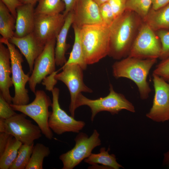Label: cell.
Wrapping results in <instances>:
<instances>
[{
	"label": "cell",
	"instance_id": "cell-1",
	"mask_svg": "<svg viewBox=\"0 0 169 169\" xmlns=\"http://www.w3.org/2000/svg\"><path fill=\"white\" fill-rule=\"evenodd\" d=\"M133 12L125 10L115 18L110 26V43L108 55L115 59L128 56L132 39L138 24Z\"/></svg>",
	"mask_w": 169,
	"mask_h": 169
},
{
	"label": "cell",
	"instance_id": "cell-2",
	"mask_svg": "<svg viewBox=\"0 0 169 169\" xmlns=\"http://www.w3.org/2000/svg\"><path fill=\"white\" fill-rule=\"evenodd\" d=\"M156 59L127 56L114 63L113 75L116 79L125 78L131 80L136 85L141 98L146 100L151 91L147 77Z\"/></svg>",
	"mask_w": 169,
	"mask_h": 169
},
{
	"label": "cell",
	"instance_id": "cell-3",
	"mask_svg": "<svg viewBox=\"0 0 169 169\" xmlns=\"http://www.w3.org/2000/svg\"><path fill=\"white\" fill-rule=\"evenodd\" d=\"M80 37L86 63L92 64L108 55L110 28L103 23L83 26Z\"/></svg>",
	"mask_w": 169,
	"mask_h": 169
},
{
	"label": "cell",
	"instance_id": "cell-4",
	"mask_svg": "<svg viewBox=\"0 0 169 169\" xmlns=\"http://www.w3.org/2000/svg\"><path fill=\"white\" fill-rule=\"evenodd\" d=\"M109 90V94L106 96L95 100L89 99L80 93L76 99L75 109L82 105L89 107L91 111V120L92 122L96 115L101 111H108L112 115L118 114L123 110L133 113L135 112L133 104L123 94L116 92L111 84H110Z\"/></svg>",
	"mask_w": 169,
	"mask_h": 169
},
{
	"label": "cell",
	"instance_id": "cell-5",
	"mask_svg": "<svg viewBox=\"0 0 169 169\" xmlns=\"http://www.w3.org/2000/svg\"><path fill=\"white\" fill-rule=\"evenodd\" d=\"M34 94V99L29 104L23 105L11 104L10 105L14 110L21 112L34 120L45 137L51 140L53 138V134L48 125L50 113L49 108L51 107L52 102L43 90H36Z\"/></svg>",
	"mask_w": 169,
	"mask_h": 169
},
{
	"label": "cell",
	"instance_id": "cell-6",
	"mask_svg": "<svg viewBox=\"0 0 169 169\" xmlns=\"http://www.w3.org/2000/svg\"><path fill=\"white\" fill-rule=\"evenodd\" d=\"M0 43L5 44L8 49L10 54L12 68V79L14 86L15 95L13 98L12 104L23 105L28 104L29 97L25 86L29 79L28 74L24 73L22 69L23 60L22 56L15 45L9 40L1 38Z\"/></svg>",
	"mask_w": 169,
	"mask_h": 169
},
{
	"label": "cell",
	"instance_id": "cell-7",
	"mask_svg": "<svg viewBox=\"0 0 169 169\" xmlns=\"http://www.w3.org/2000/svg\"><path fill=\"white\" fill-rule=\"evenodd\" d=\"M26 116L23 113H17L7 119H0V132L12 135L22 144H34L42 133L39 127L27 119Z\"/></svg>",
	"mask_w": 169,
	"mask_h": 169
},
{
	"label": "cell",
	"instance_id": "cell-8",
	"mask_svg": "<svg viewBox=\"0 0 169 169\" xmlns=\"http://www.w3.org/2000/svg\"><path fill=\"white\" fill-rule=\"evenodd\" d=\"M99 137L100 134L95 129L90 137L85 133L79 132L74 139V147L59 156L63 164L62 169H73L88 158L93 150L101 144Z\"/></svg>",
	"mask_w": 169,
	"mask_h": 169
},
{
	"label": "cell",
	"instance_id": "cell-9",
	"mask_svg": "<svg viewBox=\"0 0 169 169\" xmlns=\"http://www.w3.org/2000/svg\"><path fill=\"white\" fill-rule=\"evenodd\" d=\"M158 39L154 31L144 22L141 26L128 56L142 59L159 58L161 47Z\"/></svg>",
	"mask_w": 169,
	"mask_h": 169
},
{
	"label": "cell",
	"instance_id": "cell-10",
	"mask_svg": "<svg viewBox=\"0 0 169 169\" xmlns=\"http://www.w3.org/2000/svg\"><path fill=\"white\" fill-rule=\"evenodd\" d=\"M52 111L50 112L48 125L54 133L60 135L66 132L79 133L85 126V123L76 120L68 115L60 107L59 103V90L54 87L51 91Z\"/></svg>",
	"mask_w": 169,
	"mask_h": 169
},
{
	"label": "cell",
	"instance_id": "cell-11",
	"mask_svg": "<svg viewBox=\"0 0 169 169\" xmlns=\"http://www.w3.org/2000/svg\"><path fill=\"white\" fill-rule=\"evenodd\" d=\"M60 69L61 72L56 74L55 79L64 83L68 87L70 95L69 111L74 117L75 105L77 97L82 92L92 93V89L85 85L83 81V69L78 64H64Z\"/></svg>",
	"mask_w": 169,
	"mask_h": 169
},
{
	"label": "cell",
	"instance_id": "cell-12",
	"mask_svg": "<svg viewBox=\"0 0 169 169\" xmlns=\"http://www.w3.org/2000/svg\"><path fill=\"white\" fill-rule=\"evenodd\" d=\"M56 38L48 42L43 50L35 59L28 82L30 90L35 94L37 85L55 70Z\"/></svg>",
	"mask_w": 169,
	"mask_h": 169
},
{
	"label": "cell",
	"instance_id": "cell-13",
	"mask_svg": "<svg viewBox=\"0 0 169 169\" xmlns=\"http://www.w3.org/2000/svg\"><path fill=\"white\" fill-rule=\"evenodd\" d=\"M152 74L155 94L152 106L146 116L154 121L163 122L169 120V83Z\"/></svg>",
	"mask_w": 169,
	"mask_h": 169
},
{
	"label": "cell",
	"instance_id": "cell-14",
	"mask_svg": "<svg viewBox=\"0 0 169 169\" xmlns=\"http://www.w3.org/2000/svg\"><path fill=\"white\" fill-rule=\"evenodd\" d=\"M65 17L61 13L35 14L33 33L40 42L45 45L49 41L56 38L64 23Z\"/></svg>",
	"mask_w": 169,
	"mask_h": 169
},
{
	"label": "cell",
	"instance_id": "cell-15",
	"mask_svg": "<svg viewBox=\"0 0 169 169\" xmlns=\"http://www.w3.org/2000/svg\"><path fill=\"white\" fill-rule=\"evenodd\" d=\"M72 11V24L78 27L103 23L100 15L99 6L93 0H77Z\"/></svg>",
	"mask_w": 169,
	"mask_h": 169
},
{
	"label": "cell",
	"instance_id": "cell-16",
	"mask_svg": "<svg viewBox=\"0 0 169 169\" xmlns=\"http://www.w3.org/2000/svg\"><path fill=\"white\" fill-rule=\"evenodd\" d=\"M9 41L16 46L24 56L28 65L29 72L31 73L35 61L43 50L45 45L37 39L33 33L21 38L13 36Z\"/></svg>",
	"mask_w": 169,
	"mask_h": 169
},
{
	"label": "cell",
	"instance_id": "cell-17",
	"mask_svg": "<svg viewBox=\"0 0 169 169\" xmlns=\"http://www.w3.org/2000/svg\"><path fill=\"white\" fill-rule=\"evenodd\" d=\"M0 43V94L9 104H12L13 98L9 89L13 85L9 50Z\"/></svg>",
	"mask_w": 169,
	"mask_h": 169
},
{
	"label": "cell",
	"instance_id": "cell-18",
	"mask_svg": "<svg viewBox=\"0 0 169 169\" xmlns=\"http://www.w3.org/2000/svg\"><path fill=\"white\" fill-rule=\"evenodd\" d=\"M34 6L22 4L17 9L14 37L21 38L33 33L35 22Z\"/></svg>",
	"mask_w": 169,
	"mask_h": 169
},
{
	"label": "cell",
	"instance_id": "cell-19",
	"mask_svg": "<svg viewBox=\"0 0 169 169\" xmlns=\"http://www.w3.org/2000/svg\"><path fill=\"white\" fill-rule=\"evenodd\" d=\"M73 21V11L65 16L64 23L56 37L55 47V59L56 65L63 66L67 60L65 56L66 51L69 47L66 43L68 33Z\"/></svg>",
	"mask_w": 169,
	"mask_h": 169
},
{
	"label": "cell",
	"instance_id": "cell-20",
	"mask_svg": "<svg viewBox=\"0 0 169 169\" xmlns=\"http://www.w3.org/2000/svg\"><path fill=\"white\" fill-rule=\"evenodd\" d=\"M143 20L154 31L169 30V3L157 10L151 8Z\"/></svg>",
	"mask_w": 169,
	"mask_h": 169
},
{
	"label": "cell",
	"instance_id": "cell-21",
	"mask_svg": "<svg viewBox=\"0 0 169 169\" xmlns=\"http://www.w3.org/2000/svg\"><path fill=\"white\" fill-rule=\"evenodd\" d=\"M22 144L13 136L6 145L0 148V169H9Z\"/></svg>",
	"mask_w": 169,
	"mask_h": 169
},
{
	"label": "cell",
	"instance_id": "cell-22",
	"mask_svg": "<svg viewBox=\"0 0 169 169\" xmlns=\"http://www.w3.org/2000/svg\"><path fill=\"white\" fill-rule=\"evenodd\" d=\"M109 151L110 148L106 150L105 147H101L99 153L97 154L92 153L88 158L84 160V161L90 165L99 164L107 166L109 169H119L123 168L121 165L117 162L114 154H109Z\"/></svg>",
	"mask_w": 169,
	"mask_h": 169
},
{
	"label": "cell",
	"instance_id": "cell-23",
	"mask_svg": "<svg viewBox=\"0 0 169 169\" xmlns=\"http://www.w3.org/2000/svg\"><path fill=\"white\" fill-rule=\"evenodd\" d=\"M15 18L0 0V33L2 38L8 40L14 36Z\"/></svg>",
	"mask_w": 169,
	"mask_h": 169
},
{
	"label": "cell",
	"instance_id": "cell-24",
	"mask_svg": "<svg viewBox=\"0 0 169 169\" xmlns=\"http://www.w3.org/2000/svg\"><path fill=\"white\" fill-rule=\"evenodd\" d=\"M74 39L72 50L69 59L64 64H76L79 65L83 70L86 69L87 64L85 62L80 37V28L72 24Z\"/></svg>",
	"mask_w": 169,
	"mask_h": 169
},
{
	"label": "cell",
	"instance_id": "cell-25",
	"mask_svg": "<svg viewBox=\"0 0 169 169\" xmlns=\"http://www.w3.org/2000/svg\"><path fill=\"white\" fill-rule=\"evenodd\" d=\"M50 150L48 147L38 143L34 146L29 163L26 169H42L44 159L49 156Z\"/></svg>",
	"mask_w": 169,
	"mask_h": 169
},
{
	"label": "cell",
	"instance_id": "cell-26",
	"mask_svg": "<svg viewBox=\"0 0 169 169\" xmlns=\"http://www.w3.org/2000/svg\"><path fill=\"white\" fill-rule=\"evenodd\" d=\"M63 0H39L35 8V14H55L65 10Z\"/></svg>",
	"mask_w": 169,
	"mask_h": 169
},
{
	"label": "cell",
	"instance_id": "cell-27",
	"mask_svg": "<svg viewBox=\"0 0 169 169\" xmlns=\"http://www.w3.org/2000/svg\"><path fill=\"white\" fill-rule=\"evenodd\" d=\"M34 146V144H22L16 158L9 169H26L30 161Z\"/></svg>",
	"mask_w": 169,
	"mask_h": 169
},
{
	"label": "cell",
	"instance_id": "cell-28",
	"mask_svg": "<svg viewBox=\"0 0 169 169\" xmlns=\"http://www.w3.org/2000/svg\"><path fill=\"white\" fill-rule=\"evenodd\" d=\"M151 6V0H127L125 10L132 11L144 20Z\"/></svg>",
	"mask_w": 169,
	"mask_h": 169
},
{
	"label": "cell",
	"instance_id": "cell-29",
	"mask_svg": "<svg viewBox=\"0 0 169 169\" xmlns=\"http://www.w3.org/2000/svg\"><path fill=\"white\" fill-rule=\"evenodd\" d=\"M157 31L156 34L161 47L159 58L162 60L169 57V30L161 29Z\"/></svg>",
	"mask_w": 169,
	"mask_h": 169
},
{
	"label": "cell",
	"instance_id": "cell-30",
	"mask_svg": "<svg viewBox=\"0 0 169 169\" xmlns=\"http://www.w3.org/2000/svg\"><path fill=\"white\" fill-rule=\"evenodd\" d=\"M99 9L103 23L110 26L116 18L110 6L107 2L100 6Z\"/></svg>",
	"mask_w": 169,
	"mask_h": 169
},
{
	"label": "cell",
	"instance_id": "cell-31",
	"mask_svg": "<svg viewBox=\"0 0 169 169\" xmlns=\"http://www.w3.org/2000/svg\"><path fill=\"white\" fill-rule=\"evenodd\" d=\"M153 74L161 77L166 81L169 79V57L161 60L156 66Z\"/></svg>",
	"mask_w": 169,
	"mask_h": 169
},
{
	"label": "cell",
	"instance_id": "cell-32",
	"mask_svg": "<svg viewBox=\"0 0 169 169\" xmlns=\"http://www.w3.org/2000/svg\"><path fill=\"white\" fill-rule=\"evenodd\" d=\"M14 111L0 94V119H6L12 117L17 114Z\"/></svg>",
	"mask_w": 169,
	"mask_h": 169
},
{
	"label": "cell",
	"instance_id": "cell-33",
	"mask_svg": "<svg viewBox=\"0 0 169 169\" xmlns=\"http://www.w3.org/2000/svg\"><path fill=\"white\" fill-rule=\"evenodd\" d=\"M127 0H109L107 2L113 11L115 18L123 13L125 10Z\"/></svg>",
	"mask_w": 169,
	"mask_h": 169
},
{
	"label": "cell",
	"instance_id": "cell-34",
	"mask_svg": "<svg viewBox=\"0 0 169 169\" xmlns=\"http://www.w3.org/2000/svg\"><path fill=\"white\" fill-rule=\"evenodd\" d=\"M7 7L11 14L16 19L17 9L22 4L19 0H1Z\"/></svg>",
	"mask_w": 169,
	"mask_h": 169
},
{
	"label": "cell",
	"instance_id": "cell-35",
	"mask_svg": "<svg viewBox=\"0 0 169 169\" xmlns=\"http://www.w3.org/2000/svg\"><path fill=\"white\" fill-rule=\"evenodd\" d=\"M59 70L55 71L46 77L43 80L42 84L46 86L47 90L51 91L54 88V86L57 83V80L54 78L55 75Z\"/></svg>",
	"mask_w": 169,
	"mask_h": 169
},
{
	"label": "cell",
	"instance_id": "cell-36",
	"mask_svg": "<svg viewBox=\"0 0 169 169\" xmlns=\"http://www.w3.org/2000/svg\"><path fill=\"white\" fill-rule=\"evenodd\" d=\"M63 1L65 6V10L63 14L65 17L69 12L73 10V7L77 0H63Z\"/></svg>",
	"mask_w": 169,
	"mask_h": 169
},
{
	"label": "cell",
	"instance_id": "cell-37",
	"mask_svg": "<svg viewBox=\"0 0 169 169\" xmlns=\"http://www.w3.org/2000/svg\"><path fill=\"white\" fill-rule=\"evenodd\" d=\"M169 3V0H151V9L157 10Z\"/></svg>",
	"mask_w": 169,
	"mask_h": 169
},
{
	"label": "cell",
	"instance_id": "cell-38",
	"mask_svg": "<svg viewBox=\"0 0 169 169\" xmlns=\"http://www.w3.org/2000/svg\"><path fill=\"white\" fill-rule=\"evenodd\" d=\"M163 164L169 168V150L164 154Z\"/></svg>",
	"mask_w": 169,
	"mask_h": 169
},
{
	"label": "cell",
	"instance_id": "cell-39",
	"mask_svg": "<svg viewBox=\"0 0 169 169\" xmlns=\"http://www.w3.org/2000/svg\"><path fill=\"white\" fill-rule=\"evenodd\" d=\"M39 0H19L22 4H31L35 6Z\"/></svg>",
	"mask_w": 169,
	"mask_h": 169
},
{
	"label": "cell",
	"instance_id": "cell-40",
	"mask_svg": "<svg viewBox=\"0 0 169 169\" xmlns=\"http://www.w3.org/2000/svg\"><path fill=\"white\" fill-rule=\"evenodd\" d=\"M99 6L100 5L107 3L108 2L109 0H93Z\"/></svg>",
	"mask_w": 169,
	"mask_h": 169
},
{
	"label": "cell",
	"instance_id": "cell-41",
	"mask_svg": "<svg viewBox=\"0 0 169 169\" xmlns=\"http://www.w3.org/2000/svg\"><path fill=\"white\" fill-rule=\"evenodd\" d=\"M168 83H169V79L167 80Z\"/></svg>",
	"mask_w": 169,
	"mask_h": 169
}]
</instances>
